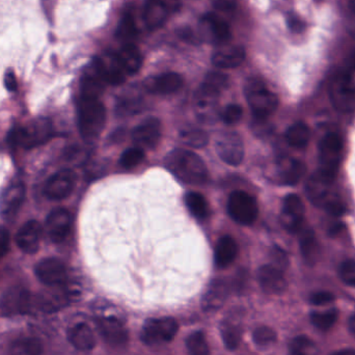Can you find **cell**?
I'll list each match as a JSON object with an SVG mask.
<instances>
[{
	"instance_id": "cell-1",
	"label": "cell",
	"mask_w": 355,
	"mask_h": 355,
	"mask_svg": "<svg viewBox=\"0 0 355 355\" xmlns=\"http://www.w3.org/2000/svg\"><path fill=\"white\" fill-rule=\"evenodd\" d=\"M168 170L184 183L200 185L208 180V170L200 156L191 151L177 149L166 158Z\"/></svg>"
},
{
	"instance_id": "cell-2",
	"label": "cell",
	"mask_w": 355,
	"mask_h": 355,
	"mask_svg": "<svg viewBox=\"0 0 355 355\" xmlns=\"http://www.w3.org/2000/svg\"><path fill=\"white\" fill-rule=\"evenodd\" d=\"M106 112L99 99L80 97L78 102V127L81 137L95 141L105 126Z\"/></svg>"
},
{
	"instance_id": "cell-3",
	"label": "cell",
	"mask_w": 355,
	"mask_h": 355,
	"mask_svg": "<svg viewBox=\"0 0 355 355\" xmlns=\"http://www.w3.org/2000/svg\"><path fill=\"white\" fill-rule=\"evenodd\" d=\"M53 137V127L48 119L33 120L22 126L14 127L8 135V143L14 147L33 149L50 141Z\"/></svg>"
},
{
	"instance_id": "cell-4",
	"label": "cell",
	"mask_w": 355,
	"mask_h": 355,
	"mask_svg": "<svg viewBox=\"0 0 355 355\" xmlns=\"http://www.w3.org/2000/svg\"><path fill=\"white\" fill-rule=\"evenodd\" d=\"M331 103L339 112L355 110V58L334 78L329 87Z\"/></svg>"
},
{
	"instance_id": "cell-5",
	"label": "cell",
	"mask_w": 355,
	"mask_h": 355,
	"mask_svg": "<svg viewBox=\"0 0 355 355\" xmlns=\"http://www.w3.org/2000/svg\"><path fill=\"white\" fill-rule=\"evenodd\" d=\"M343 148V139L337 133H327L319 145L318 172L333 183L339 172Z\"/></svg>"
},
{
	"instance_id": "cell-6",
	"label": "cell",
	"mask_w": 355,
	"mask_h": 355,
	"mask_svg": "<svg viewBox=\"0 0 355 355\" xmlns=\"http://www.w3.org/2000/svg\"><path fill=\"white\" fill-rule=\"evenodd\" d=\"M244 92L248 105L256 118L267 119L279 107V98L269 91L260 79H250L246 83Z\"/></svg>"
},
{
	"instance_id": "cell-7",
	"label": "cell",
	"mask_w": 355,
	"mask_h": 355,
	"mask_svg": "<svg viewBox=\"0 0 355 355\" xmlns=\"http://www.w3.org/2000/svg\"><path fill=\"white\" fill-rule=\"evenodd\" d=\"M179 325L174 318L150 319L141 329V340L150 346L162 345L168 343L176 337Z\"/></svg>"
},
{
	"instance_id": "cell-8",
	"label": "cell",
	"mask_w": 355,
	"mask_h": 355,
	"mask_svg": "<svg viewBox=\"0 0 355 355\" xmlns=\"http://www.w3.org/2000/svg\"><path fill=\"white\" fill-rule=\"evenodd\" d=\"M227 212L240 225H252L259 214L256 198L243 190L234 191L227 202Z\"/></svg>"
},
{
	"instance_id": "cell-9",
	"label": "cell",
	"mask_w": 355,
	"mask_h": 355,
	"mask_svg": "<svg viewBox=\"0 0 355 355\" xmlns=\"http://www.w3.org/2000/svg\"><path fill=\"white\" fill-rule=\"evenodd\" d=\"M216 151L220 159L230 166H239L244 158L241 137L233 131L221 133L216 139Z\"/></svg>"
},
{
	"instance_id": "cell-10",
	"label": "cell",
	"mask_w": 355,
	"mask_h": 355,
	"mask_svg": "<svg viewBox=\"0 0 355 355\" xmlns=\"http://www.w3.org/2000/svg\"><path fill=\"white\" fill-rule=\"evenodd\" d=\"M31 293L25 288L15 286L4 292L0 300V309L4 316L24 315L31 309Z\"/></svg>"
},
{
	"instance_id": "cell-11",
	"label": "cell",
	"mask_w": 355,
	"mask_h": 355,
	"mask_svg": "<svg viewBox=\"0 0 355 355\" xmlns=\"http://www.w3.org/2000/svg\"><path fill=\"white\" fill-rule=\"evenodd\" d=\"M37 279L48 287H58L67 283L68 272L62 261L56 258H47L37 263L35 267Z\"/></svg>"
},
{
	"instance_id": "cell-12",
	"label": "cell",
	"mask_w": 355,
	"mask_h": 355,
	"mask_svg": "<svg viewBox=\"0 0 355 355\" xmlns=\"http://www.w3.org/2000/svg\"><path fill=\"white\" fill-rule=\"evenodd\" d=\"M76 174L71 170H62L49 178L44 187V194L51 200H62L71 196L76 185Z\"/></svg>"
},
{
	"instance_id": "cell-13",
	"label": "cell",
	"mask_w": 355,
	"mask_h": 355,
	"mask_svg": "<svg viewBox=\"0 0 355 355\" xmlns=\"http://www.w3.org/2000/svg\"><path fill=\"white\" fill-rule=\"evenodd\" d=\"M306 208L304 202L296 194L286 196L282 209L281 223L290 233H297L304 223Z\"/></svg>"
},
{
	"instance_id": "cell-14",
	"label": "cell",
	"mask_w": 355,
	"mask_h": 355,
	"mask_svg": "<svg viewBox=\"0 0 355 355\" xmlns=\"http://www.w3.org/2000/svg\"><path fill=\"white\" fill-rule=\"evenodd\" d=\"M218 97L217 94L200 85L194 96V112L200 122L211 124L218 119Z\"/></svg>"
},
{
	"instance_id": "cell-15",
	"label": "cell",
	"mask_w": 355,
	"mask_h": 355,
	"mask_svg": "<svg viewBox=\"0 0 355 355\" xmlns=\"http://www.w3.org/2000/svg\"><path fill=\"white\" fill-rule=\"evenodd\" d=\"M72 227V216L70 212L64 208L54 209L46 219V232L48 237L54 243H62Z\"/></svg>"
},
{
	"instance_id": "cell-16",
	"label": "cell",
	"mask_w": 355,
	"mask_h": 355,
	"mask_svg": "<svg viewBox=\"0 0 355 355\" xmlns=\"http://www.w3.org/2000/svg\"><path fill=\"white\" fill-rule=\"evenodd\" d=\"M94 68L108 85H122L126 79L127 74L119 60L118 54L106 53L101 58H98L95 60Z\"/></svg>"
},
{
	"instance_id": "cell-17",
	"label": "cell",
	"mask_w": 355,
	"mask_h": 355,
	"mask_svg": "<svg viewBox=\"0 0 355 355\" xmlns=\"http://www.w3.org/2000/svg\"><path fill=\"white\" fill-rule=\"evenodd\" d=\"M162 139V124L155 118H149L135 127L132 132V139L137 148L154 149Z\"/></svg>"
},
{
	"instance_id": "cell-18",
	"label": "cell",
	"mask_w": 355,
	"mask_h": 355,
	"mask_svg": "<svg viewBox=\"0 0 355 355\" xmlns=\"http://www.w3.org/2000/svg\"><path fill=\"white\" fill-rule=\"evenodd\" d=\"M98 329L106 343L114 347H122L128 343L129 335L125 325L118 319L103 317L98 319Z\"/></svg>"
},
{
	"instance_id": "cell-19",
	"label": "cell",
	"mask_w": 355,
	"mask_h": 355,
	"mask_svg": "<svg viewBox=\"0 0 355 355\" xmlns=\"http://www.w3.org/2000/svg\"><path fill=\"white\" fill-rule=\"evenodd\" d=\"M258 281L263 291L271 295H279L287 290L288 283L283 271L272 265H264L258 271Z\"/></svg>"
},
{
	"instance_id": "cell-20",
	"label": "cell",
	"mask_w": 355,
	"mask_h": 355,
	"mask_svg": "<svg viewBox=\"0 0 355 355\" xmlns=\"http://www.w3.org/2000/svg\"><path fill=\"white\" fill-rule=\"evenodd\" d=\"M42 239V227L39 221L29 220L17 233V245L25 254H33L39 250Z\"/></svg>"
},
{
	"instance_id": "cell-21",
	"label": "cell",
	"mask_w": 355,
	"mask_h": 355,
	"mask_svg": "<svg viewBox=\"0 0 355 355\" xmlns=\"http://www.w3.org/2000/svg\"><path fill=\"white\" fill-rule=\"evenodd\" d=\"M25 188L22 182L17 181L6 188L0 196V212L4 216L10 217L16 214L17 211L24 202Z\"/></svg>"
},
{
	"instance_id": "cell-22",
	"label": "cell",
	"mask_w": 355,
	"mask_h": 355,
	"mask_svg": "<svg viewBox=\"0 0 355 355\" xmlns=\"http://www.w3.org/2000/svg\"><path fill=\"white\" fill-rule=\"evenodd\" d=\"M183 85L181 75L175 72L164 73L150 77L146 80L145 87L149 93L155 95H170L176 93Z\"/></svg>"
},
{
	"instance_id": "cell-23",
	"label": "cell",
	"mask_w": 355,
	"mask_h": 355,
	"mask_svg": "<svg viewBox=\"0 0 355 355\" xmlns=\"http://www.w3.org/2000/svg\"><path fill=\"white\" fill-rule=\"evenodd\" d=\"M333 182L327 180L319 172L315 173L309 178L306 182V191L309 200L319 207H325L333 198H329L331 185Z\"/></svg>"
},
{
	"instance_id": "cell-24",
	"label": "cell",
	"mask_w": 355,
	"mask_h": 355,
	"mask_svg": "<svg viewBox=\"0 0 355 355\" xmlns=\"http://www.w3.org/2000/svg\"><path fill=\"white\" fill-rule=\"evenodd\" d=\"M230 287L225 279H214L209 286L202 300L205 312H216L223 308L229 297Z\"/></svg>"
},
{
	"instance_id": "cell-25",
	"label": "cell",
	"mask_w": 355,
	"mask_h": 355,
	"mask_svg": "<svg viewBox=\"0 0 355 355\" xmlns=\"http://www.w3.org/2000/svg\"><path fill=\"white\" fill-rule=\"evenodd\" d=\"M245 58V49L241 46H223L213 54L212 62L219 69H234L241 66Z\"/></svg>"
},
{
	"instance_id": "cell-26",
	"label": "cell",
	"mask_w": 355,
	"mask_h": 355,
	"mask_svg": "<svg viewBox=\"0 0 355 355\" xmlns=\"http://www.w3.org/2000/svg\"><path fill=\"white\" fill-rule=\"evenodd\" d=\"M68 340L76 349L89 352L96 345L95 336L89 325L77 323L68 331Z\"/></svg>"
},
{
	"instance_id": "cell-27",
	"label": "cell",
	"mask_w": 355,
	"mask_h": 355,
	"mask_svg": "<svg viewBox=\"0 0 355 355\" xmlns=\"http://www.w3.org/2000/svg\"><path fill=\"white\" fill-rule=\"evenodd\" d=\"M168 8H166L162 0H146L144 8V20L151 31L159 28L168 20Z\"/></svg>"
},
{
	"instance_id": "cell-28",
	"label": "cell",
	"mask_w": 355,
	"mask_h": 355,
	"mask_svg": "<svg viewBox=\"0 0 355 355\" xmlns=\"http://www.w3.org/2000/svg\"><path fill=\"white\" fill-rule=\"evenodd\" d=\"M71 296H72V291L66 288V284L58 286L56 291L50 292V293L41 296L40 308L46 313L56 312L68 304Z\"/></svg>"
},
{
	"instance_id": "cell-29",
	"label": "cell",
	"mask_w": 355,
	"mask_h": 355,
	"mask_svg": "<svg viewBox=\"0 0 355 355\" xmlns=\"http://www.w3.org/2000/svg\"><path fill=\"white\" fill-rule=\"evenodd\" d=\"M221 338L225 347L230 350L237 349L241 342L242 325L241 321L238 319V315L227 317L221 323Z\"/></svg>"
},
{
	"instance_id": "cell-30",
	"label": "cell",
	"mask_w": 355,
	"mask_h": 355,
	"mask_svg": "<svg viewBox=\"0 0 355 355\" xmlns=\"http://www.w3.org/2000/svg\"><path fill=\"white\" fill-rule=\"evenodd\" d=\"M238 246L235 240L231 237H223L219 240L215 248V264L219 268L230 266L237 258Z\"/></svg>"
},
{
	"instance_id": "cell-31",
	"label": "cell",
	"mask_w": 355,
	"mask_h": 355,
	"mask_svg": "<svg viewBox=\"0 0 355 355\" xmlns=\"http://www.w3.org/2000/svg\"><path fill=\"white\" fill-rule=\"evenodd\" d=\"M118 58L126 74H137L143 66V55L139 48L133 44L123 46L118 53Z\"/></svg>"
},
{
	"instance_id": "cell-32",
	"label": "cell",
	"mask_w": 355,
	"mask_h": 355,
	"mask_svg": "<svg viewBox=\"0 0 355 355\" xmlns=\"http://www.w3.org/2000/svg\"><path fill=\"white\" fill-rule=\"evenodd\" d=\"M279 177L286 185H295L306 174V168L300 160L283 159L279 162Z\"/></svg>"
},
{
	"instance_id": "cell-33",
	"label": "cell",
	"mask_w": 355,
	"mask_h": 355,
	"mask_svg": "<svg viewBox=\"0 0 355 355\" xmlns=\"http://www.w3.org/2000/svg\"><path fill=\"white\" fill-rule=\"evenodd\" d=\"M105 85V81L101 78L99 73L93 67V70L85 73L81 79V97L99 99L100 95L103 93Z\"/></svg>"
},
{
	"instance_id": "cell-34",
	"label": "cell",
	"mask_w": 355,
	"mask_h": 355,
	"mask_svg": "<svg viewBox=\"0 0 355 355\" xmlns=\"http://www.w3.org/2000/svg\"><path fill=\"white\" fill-rule=\"evenodd\" d=\"M310 139V128L304 123H296V124L292 125L286 132V139H287L288 144L296 149L306 148Z\"/></svg>"
},
{
	"instance_id": "cell-35",
	"label": "cell",
	"mask_w": 355,
	"mask_h": 355,
	"mask_svg": "<svg viewBox=\"0 0 355 355\" xmlns=\"http://www.w3.org/2000/svg\"><path fill=\"white\" fill-rule=\"evenodd\" d=\"M204 22L210 29L211 33L216 41L225 42L231 39V28L220 17L215 14H208L204 17Z\"/></svg>"
},
{
	"instance_id": "cell-36",
	"label": "cell",
	"mask_w": 355,
	"mask_h": 355,
	"mask_svg": "<svg viewBox=\"0 0 355 355\" xmlns=\"http://www.w3.org/2000/svg\"><path fill=\"white\" fill-rule=\"evenodd\" d=\"M43 345L35 338H25L14 342L10 346L8 355H42Z\"/></svg>"
},
{
	"instance_id": "cell-37",
	"label": "cell",
	"mask_w": 355,
	"mask_h": 355,
	"mask_svg": "<svg viewBox=\"0 0 355 355\" xmlns=\"http://www.w3.org/2000/svg\"><path fill=\"white\" fill-rule=\"evenodd\" d=\"M188 210L198 219H205L209 215V205L204 196L198 192H188L185 196Z\"/></svg>"
},
{
	"instance_id": "cell-38",
	"label": "cell",
	"mask_w": 355,
	"mask_h": 355,
	"mask_svg": "<svg viewBox=\"0 0 355 355\" xmlns=\"http://www.w3.org/2000/svg\"><path fill=\"white\" fill-rule=\"evenodd\" d=\"M300 250H302V256L306 259V262L314 264L318 257L319 250L317 245L316 237L315 234L311 230H306L302 233L300 236Z\"/></svg>"
},
{
	"instance_id": "cell-39",
	"label": "cell",
	"mask_w": 355,
	"mask_h": 355,
	"mask_svg": "<svg viewBox=\"0 0 355 355\" xmlns=\"http://www.w3.org/2000/svg\"><path fill=\"white\" fill-rule=\"evenodd\" d=\"M180 141L188 147L200 149L206 147L209 137L208 135L200 129H187L180 133Z\"/></svg>"
},
{
	"instance_id": "cell-40",
	"label": "cell",
	"mask_w": 355,
	"mask_h": 355,
	"mask_svg": "<svg viewBox=\"0 0 355 355\" xmlns=\"http://www.w3.org/2000/svg\"><path fill=\"white\" fill-rule=\"evenodd\" d=\"M188 355H210V348L202 331L191 334L186 340Z\"/></svg>"
},
{
	"instance_id": "cell-41",
	"label": "cell",
	"mask_w": 355,
	"mask_h": 355,
	"mask_svg": "<svg viewBox=\"0 0 355 355\" xmlns=\"http://www.w3.org/2000/svg\"><path fill=\"white\" fill-rule=\"evenodd\" d=\"M338 317H339V312L336 309H331L324 312H313L311 314V321L317 329L327 331L336 324Z\"/></svg>"
},
{
	"instance_id": "cell-42",
	"label": "cell",
	"mask_w": 355,
	"mask_h": 355,
	"mask_svg": "<svg viewBox=\"0 0 355 355\" xmlns=\"http://www.w3.org/2000/svg\"><path fill=\"white\" fill-rule=\"evenodd\" d=\"M290 355H318V349L310 338L300 336L290 344Z\"/></svg>"
},
{
	"instance_id": "cell-43",
	"label": "cell",
	"mask_w": 355,
	"mask_h": 355,
	"mask_svg": "<svg viewBox=\"0 0 355 355\" xmlns=\"http://www.w3.org/2000/svg\"><path fill=\"white\" fill-rule=\"evenodd\" d=\"M229 85V77L223 73H209L202 83V87L213 93L220 95L221 92L225 91Z\"/></svg>"
},
{
	"instance_id": "cell-44",
	"label": "cell",
	"mask_w": 355,
	"mask_h": 355,
	"mask_svg": "<svg viewBox=\"0 0 355 355\" xmlns=\"http://www.w3.org/2000/svg\"><path fill=\"white\" fill-rule=\"evenodd\" d=\"M137 23H135V18L130 12H127L121 19L120 23H119L118 29H116V35L120 39L131 40L137 35Z\"/></svg>"
},
{
	"instance_id": "cell-45",
	"label": "cell",
	"mask_w": 355,
	"mask_h": 355,
	"mask_svg": "<svg viewBox=\"0 0 355 355\" xmlns=\"http://www.w3.org/2000/svg\"><path fill=\"white\" fill-rule=\"evenodd\" d=\"M145 159V152L141 148H131L123 153L120 159L121 166L126 170L139 166Z\"/></svg>"
},
{
	"instance_id": "cell-46",
	"label": "cell",
	"mask_w": 355,
	"mask_h": 355,
	"mask_svg": "<svg viewBox=\"0 0 355 355\" xmlns=\"http://www.w3.org/2000/svg\"><path fill=\"white\" fill-rule=\"evenodd\" d=\"M254 343L260 347H268L277 341V334L268 327H259L252 334Z\"/></svg>"
},
{
	"instance_id": "cell-47",
	"label": "cell",
	"mask_w": 355,
	"mask_h": 355,
	"mask_svg": "<svg viewBox=\"0 0 355 355\" xmlns=\"http://www.w3.org/2000/svg\"><path fill=\"white\" fill-rule=\"evenodd\" d=\"M271 265L275 268L284 271L289 266V259L287 254L279 246H275L270 252Z\"/></svg>"
},
{
	"instance_id": "cell-48",
	"label": "cell",
	"mask_w": 355,
	"mask_h": 355,
	"mask_svg": "<svg viewBox=\"0 0 355 355\" xmlns=\"http://www.w3.org/2000/svg\"><path fill=\"white\" fill-rule=\"evenodd\" d=\"M242 116H243V110H242L241 106L237 105V104H231V105L227 106L221 114L223 122L229 125L239 122Z\"/></svg>"
},
{
	"instance_id": "cell-49",
	"label": "cell",
	"mask_w": 355,
	"mask_h": 355,
	"mask_svg": "<svg viewBox=\"0 0 355 355\" xmlns=\"http://www.w3.org/2000/svg\"><path fill=\"white\" fill-rule=\"evenodd\" d=\"M340 277L346 285L355 287V260L345 261L340 267Z\"/></svg>"
},
{
	"instance_id": "cell-50",
	"label": "cell",
	"mask_w": 355,
	"mask_h": 355,
	"mask_svg": "<svg viewBox=\"0 0 355 355\" xmlns=\"http://www.w3.org/2000/svg\"><path fill=\"white\" fill-rule=\"evenodd\" d=\"M311 302L315 306H324V304H331L335 300V296L333 293L327 291L316 292L312 294L310 297Z\"/></svg>"
},
{
	"instance_id": "cell-51",
	"label": "cell",
	"mask_w": 355,
	"mask_h": 355,
	"mask_svg": "<svg viewBox=\"0 0 355 355\" xmlns=\"http://www.w3.org/2000/svg\"><path fill=\"white\" fill-rule=\"evenodd\" d=\"M10 250V233L4 227H0V260Z\"/></svg>"
},
{
	"instance_id": "cell-52",
	"label": "cell",
	"mask_w": 355,
	"mask_h": 355,
	"mask_svg": "<svg viewBox=\"0 0 355 355\" xmlns=\"http://www.w3.org/2000/svg\"><path fill=\"white\" fill-rule=\"evenodd\" d=\"M287 22L288 27H289L290 31H293V33H302L304 28H306V23H304L300 17L296 16V15H291V16L288 17Z\"/></svg>"
},
{
	"instance_id": "cell-53",
	"label": "cell",
	"mask_w": 355,
	"mask_h": 355,
	"mask_svg": "<svg viewBox=\"0 0 355 355\" xmlns=\"http://www.w3.org/2000/svg\"><path fill=\"white\" fill-rule=\"evenodd\" d=\"M4 85H6V87L8 91H17V87H18V85H17V79L14 73H6V77H4Z\"/></svg>"
},
{
	"instance_id": "cell-54",
	"label": "cell",
	"mask_w": 355,
	"mask_h": 355,
	"mask_svg": "<svg viewBox=\"0 0 355 355\" xmlns=\"http://www.w3.org/2000/svg\"><path fill=\"white\" fill-rule=\"evenodd\" d=\"M162 2L170 12H176L180 6V0H162Z\"/></svg>"
},
{
	"instance_id": "cell-55",
	"label": "cell",
	"mask_w": 355,
	"mask_h": 355,
	"mask_svg": "<svg viewBox=\"0 0 355 355\" xmlns=\"http://www.w3.org/2000/svg\"><path fill=\"white\" fill-rule=\"evenodd\" d=\"M331 355H355V350L354 349H343L340 352H335Z\"/></svg>"
},
{
	"instance_id": "cell-56",
	"label": "cell",
	"mask_w": 355,
	"mask_h": 355,
	"mask_svg": "<svg viewBox=\"0 0 355 355\" xmlns=\"http://www.w3.org/2000/svg\"><path fill=\"white\" fill-rule=\"evenodd\" d=\"M349 329H350V331H352V333H354L355 335V316L352 317V318L350 319Z\"/></svg>"
},
{
	"instance_id": "cell-57",
	"label": "cell",
	"mask_w": 355,
	"mask_h": 355,
	"mask_svg": "<svg viewBox=\"0 0 355 355\" xmlns=\"http://www.w3.org/2000/svg\"><path fill=\"white\" fill-rule=\"evenodd\" d=\"M350 6H352V10L355 12V0H350Z\"/></svg>"
}]
</instances>
